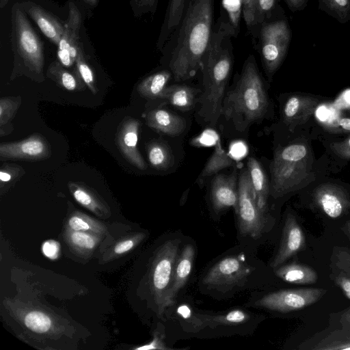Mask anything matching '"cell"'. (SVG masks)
Returning <instances> with one entry per match:
<instances>
[{
  "label": "cell",
  "mask_w": 350,
  "mask_h": 350,
  "mask_svg": "<svg viewBox=\"0 0 350 350\" xmlns=\"http://www.w3.org/2000/svg\"><path fill=\"white\" fill-rule=\"evenodd\" d=\"M66 240L72 250L81 255H88L93 252L100 240V234L77 231L67 228Z\"/></svg>",
  "instance_id": "obj_28"
},
{
  "label": "cell",
  "mask_w": 350,
  "mask_h": 350,
  "mask_svg": "<svg viewBox=\"0 0 350 350\" xmlns=\"http://www.w3.org/2000/svg\"><path fill=\"white\" fill-rule=\"evenodd\" d=\"M332 150L342 159H350V135L340 142H334L331 144Z\"/></svg>",
  "instance_id": "obj_42"
},
{
  "label": "cell",
  "mask_w": 350,
  "mask_h": 350,
  "mask_svg": "<svg viewBox=\"0 0 350 350\" xmlns=\"http://www.w3.org/2000/svg\"><path fill=\"white\" fill-rule=\"evenodd\" d=\"M51 146L40 134H34L15 142L0 144V156L4 159L42 160L50 157Z\"/></svg>",
  "instance_id": "obj_10"
},
{
  "label": "cell",
  "mask_w": 350,
  "mask_h": 350,
  "mask_svg": "<svg viewBox=\"0 0 350 350\" xmlns=\"http://www.w3.org/2000/svg\"><path fill=\"white\" fill-rule=\"evenodd\" d=\"M76 70L83 81L93 93L97 92L93 71L86 62L82 48L79 45L76 59Z\"/></svg>",
  "instance_id": "obj_37"
},
{
  "label": "cell",
  "mask_w": 350,
  "mask_h": 350,
  "mask_svg": "<svg viewBox=\"0 0 350 350\" xmlns=\"http://www.w3.org/2000/svg\"><path fill=\"white\" fill-rule=\"evenodd\" d=\"M235 171L230 174H218L212 180L211 199L214 209L220 211L232 207L238 213V183Z\"/></svg>",
  "instance_id": "obj_16"
},
{
  "label": "cell",
  "mask_w": 350,
  "mask_h": 350,
  "mask_svg": "<svg viewBox=\"0 0 350 350\" xmlns=\"http://www.w3.org/2000/svg\"><path fill=\"white\" fill-rule=\"evenodd\" d=\"M313 200L327 217L336 219L350 209V198L341 187L332 183L321 184L314 191Z\"/></svg>",
  "instance_id": "obj_13"
},
{
  "label": "cell",
  "mask_w": 350,
  "mask_h": 350,
  "mask_svg": "<svg viewBox=\"0 0 350 350\" xmlns=\"http://www.w3.org/2000/svg\"><path fill=\"white\" fill-rule=\"evenodd\" d=\"M81 16L73 2L69 3L68 16L64 31L58 44L57 57L64 67H71L76 62L79 46V29Z\"/></svg>",
  "instance_id": "obj_11"
},
{
  "label": "cell",
  "mask_w": 350,
  "mask_h": 350,
  "mask_svg": "<svg viewBox=\"0 0 350 350\" xmlns=\"http://www.w3.org/2000/svg\"><path fill=\"white\" fill-rule=\"evenodd\" d=\"M330 277L350 300V250L335 246L329 259Z\"/></svg>",
  "instance_id": "obj_20"
},
{
  "label": "cell",
  "mask_w": 350,
  "mask_h": 350,
  "mask_svg": "<svg viewBox=\"0 0 350 350\" xmlns=\"http://www.w3.org/2000/svg\"><path fill=\"white\" fill-rule=\"evenodd\" d=\"M196 318L200 319L202 324L214 327L219 325L241 323L245 321L248 319V316L242 310H234L221 315L208 316L198 314Z\"/></svg>",
  "instance_id": "obj_36"
},
{
  "label": "cell",
  "mask_w": 350,
  "mask_h": 350,
  "mask_svg": "<svg viewBox=\"0 0 350 350\" xmlns=\"http://www.w3.org/2000/svg\"><path fill=\"white\" fill-rule=\"evenodd\" d=\"M178 240L166 241L158 250L152 264L150 273V287L160 315L167 308V294L178 256Z\"/></svg>",
  "instance_id": "obj_7"
},
{
  "label": "cell",
  "mask_w": 350,
  "mask_h": 350,
  "mask_svg": "<svg viewBox=\"0 0 350 350\" xmlns=\"http://www.w3.org/2000/svg\"><path fill=\"white\" fill-rule=\"evenodd\" d=\"M319 8L340 23L350 21V0H318Z\"/></svg>",
  "instance_id": "obj_34"
},
{
  "label": "cell",
  "mask_w": 350,
  "mask_h": 350,
  "mask_svg": "<svg viewBox=\"0 0 350 350\" xmlns=\"http://www.w3.org/2000/svg\"><path fill=\"white\" fill-rule=\"evenodd\" d=\"M269 101L254 55L245 60L234 88L224 96L221 114L235 129L244 131L265 115Z\"/></svg>",
  "instance_id": "obj_3"
},
{
  "label": "cell",
  "mask_w": 350,
  "mask_h": 350,
  "mask_svg": "<svg viewBox=\"0 0 350 350\" xmlns=\"http://www.w3.org/2000/svg\"><path fill=\"white\" fill-rule=\"evenodd\" d=\"M19 170L16 167H11V165H6L5 167H2L0 170V180L1 183H7L12 180L17 176V172Z\"/></svg>",
  "instance_id": "obj_45"
},
{
  "label": "cell",
  "mask_w": 350,
  "mask_h": 350,
  "mask_svg": "<svg viewBox=\"0 0 350 350\" xmlns=\"http://www.w3.org/2000/svg\"><path fill=\"white\" fill-rule=\"evenodd\" d=\"M140 122L133 118H124L120 124L116 135L118 146L124 157L141 170L147 165L137 149Z\"/></svg>",
  "instance_id": "obj_15"
},
{
  "label": "cell",
  "mask_w": 350,
  "mask_h": 350,
  "mask_svg": "<svg viewBox=\"0 0 350 350\" xmlns=\"http://www.w3.org/2000/svg\"><path fill=\"white\" fill-rule=\"evenodd\" d=\"M24 12L38 25L41 31L53 44L58 45L64 31V26L53 15L31 1L21 3Z\"/></svg>",
  "instance_id": "obj_19"
},
{
  "label": "cell",
  "mask_w": 350,
  "mask_h": 350,
  "mask_svg": "<svg viewBox=\"0 0 350 350\" xmlns=\"http://www.w3.org/2000/svg\"><path fill=\"white\" fill-rule=\"evenodd\" d=\"M68 186L75 200L83 207L99 215L109 211L105 202L90 187L72 181L68 182Z\"/></svg>",
  "instance_id": "obj_22"
},
{
  "label": "cell",
  "mask_w": 350,
  "mask_h": 350,
  "mask_svg": "<svg viewBox=\"0 0 350 350\" xmlns=\"http://www.w3.org/2000/svg\"><path fill=\"white\" fill-rule=\"evenodd\" d=\"M232 37L234 34L231 29L217 23L201 60L203 90L198 100L200 105L198 113L212 126L221 115L225 90L233 68Z\"/></svg>",
  "instance_id": "obj_2"
},
{
  "label": "cell",
  "mask_w": 350,
  "mask_h": 350,
  "mask_svg": "<svg viewBox=\"0 0 350 350\" xmlns=\"http://www.w3.org/2000/svg\"><path fill=\"white\" fill-rule=\"evenodd\" d=\"M144 237V234H137L118 242L111 250L110 257L124 254L132 250Z\"/></svg>",
  "instance_id": "obj_41"
},
{
  "label": "cell",
  "mask_w": 350,
  "mask_h": 350,
  "mask_svg": "<svg viewBox=\"0 0 350 350\" xmlns=\"http://www.w3.org/2000/svg\"><path fill=\"white\" fill-rule=\"evenodd\" d=\"M194 256V247L191 244L186 245L178 256L174 268L172 283L167 294V308L174 304L178 293L188 280L192 269Z\"/></svg>",
  "instance_id": "obj_18"
},
{
  "label": "cell",
  "mask_w": 350,
  "mask_h": 350,
  "mask_svg": "<svg viewBox=\"0 0 350 350\" xmlns=\"http://www.w3.org/2000/svg\"><path fill=\"white\" fill-rule=\"evenodd\" d=\"M342 230L350 240V220L347 221L344 224L343 226L342 227Z\"/></svg>",
  "instance_id": "obj_50"
},
{
  "label": "cell",
  "mask_w": 350,
  "mask_h": 350,
  "mask_svg": "<svg viewBox=\"0 0 350 350\" xmlns=\"http://www.w3.org/2000/svg\"><path fill=\"white\" fill-rule=\"evenodd\" d=\"M23 323L28 329L37 334L47 333L53 326V320L47 314L34 310L25 314Z\"/></svg>",
  "instance_id": "obj_35"
},
{
  "label": "cell",
  "mask_w": 350,
  "mask_h": 350,
  "mask_svg": "<svg viewBox=\"0 0 350 350\" xmlns=\"http://www.w3.org/2000/svg\"><path fill=\"white\" fill-rule=\"evenodd\" d=\"M187 0H168L157 47L161 50L180 22Z\"/></svg>",
  "instance_id": "obj_27"
},
{
  "label": "cell",
  "mask_w": 350,
  "mask_h": 350,
  "mask_svg": "<svg viewBox=\"0 0 350 350\" xmlns=\"http://www.w3.org/2000/svg\"><path fill=\"white\" fill-rule=\"evenodd\" d=\"M305 245L306 239L300 225L292 213H288L285 219L278 252L270 266L273 269L278 268L288 259L301 251Z\"/></svg>",
  "instance_id": "obj_14"
},
{
  "label": "cell",
  "mask_w": 350,
  "mask_h": 350,
  "mask_svg": "<svg viewBox=\"0 0 350 350\" xmlns=\"http://www.w3.org/2000/svg\"><path fill=\"white\" fill-rule=\"evenodd\" d=\"M159 0H133V5L139 13H154Z\"/></svg>",
  "instance_id": "obj_44"
},
{
  "label": "cell",
  "mask_w": 350,
  "mask_h": 350,
  "mask_svg": "<svg viewBox=\"0 0 350 350\" xmlns=\"http://www.w3.org/2000/svg\"><path fill=\"white\" fill-rule=\"evenodd\" d=\"M275 273L282 280L295 284H311L318 280V275L312 267L296 262L278 267Z\"/></svg>",
  "instance_id": "obj_25"
},
{
  "label": "cell",
  "mask_w": 350,
  "mask_h": 350,
  "mask_svg": "<svg viewBox=\"0 0 350 350\" xmlns=\"http://www.w3.org/2000/svg\"><path fill=\"white\" fill-rule=\"evenodd\" d=\"M42 252L46 258L55 260L59 256L60 245L55 240H46L42 243Z\"/></svg>",
  "instance_id": "obj_43"
},
{
  "label": "cell",
  "mask_w": 350,
  "mask_h": 350,
  "mask_svg": "<svg viewBox=\"0 0 350 350\" xmlns=\"http://www.w3.org/2000/svg\"><path fill=\"white\" fill-rule=\"evenodd\" d=\"M288 8L292 12L301 11L308 5V0H284Z\"/></svg>",
  "instance_id": "obj_47"
},
{
  "label": "cell",
  "mask_w": 350,
  "mask_h": 350,
  "mask_svg": "<svg viewBox=\"0 0 350 350\" xmlns=\"http://www.w3.org/2000/svg\"><path fill=\"white\" fill-rule=\"evenodd\" d=\"M291 36V30L286 20L268 21L260 25L256 40L258 42V46L265 70L269 78L283 62Z\"/></svg>",
  "instance_id": "obj_6"
},
{
  "label": "cell",
  "mask_w": 350,
  "mask_h": 350,
  "mask_svg": "<svg viewBox=\"0 0 350 350\" xmlns=\"http://www.w3.org/2000/svg\"><path fill=\"white\" fill-rule=\"evenodd\" d=\"M311 155L304 144H292L275 151L270 165L271 193L281 197L300 188L310 178Z\"/></svg>",
  "instance_id": "obj_4"
},
{
  "label": "cell",
  "mask_w": 350,
  "mask_h": 350,
  "mask_svg": "<svg viewBox=\"0 0 350 350\" xmlns=\"http://www.w3.org/2000/svg\"><path fill=\"white\" fill-rule=\"evenodd\" d=\"M250 271L239 257L230 256L214 265L203 278V283L211 287L232 285L245 278Z\"/></svg>",
  "instance_id": "obj_12"
},
{
  "label": "cell",
  "mask_w": 350,
  "mask_h": 350,
  "mask_svg": "<svg viewBox=\"0 0 350 350\" xmlns=\"http://www.w3.org/2000/svg\"><path fill=\"white\" fill-rule=\"evenodd\" d=\"M11 25V45L15 68L17 70L22 69L35 75H41L44 64L43 44L18 3L12 6Z\"/></svg>",
  "instance_id": "obj_5"
},
{
  "label": "cell",
  "mask_w": 350,
  "mask_h": 350,
  "mask_svg": "<svg viewBox=\"0 0 350 350\" xmlns=\"http://www.w3.org/2000/svg\"><path fill=\"white\" fill-rule=\"evenodd\" d=\"M67 226L68 228L73 230L88 232L100 235L103 234L107 230L103 223L79 211L72 213L68 219Z\"/></svg>",
  "instance_id": "obj_33"
},
{
  "label": "cell",
  "mask_w": 350,
  "mask_h": 350,
  "mask_svg": "<svg viewBox=\"0 0 350 350\" xmlns=\"http://www.w3.org/2000/svg\"><path fill=\"white\" fill-rule=\"evenodd\" d=\"M247 169L256 195L257 205L264 213L267 210V198L270 192L266 174L259 162L254 157L247 161Z\"/></svg>",
  "instance_id": "obj_23"
},
{
  "label": "cell",
  "mask_w": 350,
  "mask_h": 350,
  "mask_svg": "<svg viewBox=\"0 0 350 350\" xmlns=\"http://www.w3.org/2000/svg\"><path fill=\"white\" fill-rule=\"evenodd\" d=\"M308 349L314 350L350 349V332L336 329L327 333Z\"/></svg>",
  "instance_id": "obj_31"
},
{
  "label": "cell",
  "mask_w": 350,
  "mask_h": 350,
  "mask_svg": "<svg viewBox=\"0 0 350 350\" xmlns=\"http://www.w3.org/2000/svg\"><path fill=\"white\" fill-rule=\"evenodd\" d=\"M46 75L67 91H81L85 88V84L77 70L71 72L67 70L60 62H52L47 69Z\"/></svg>",
  "instance_id": "obj_26"
},
{
  "label": "cell",
  "mask_w": 350,
  "mask_h": 350,
  "mask_svg": "<svg viewBox=\"0 0 350 350\" xmlns=\"http://www.w3.org/2000/svg\"><path fill=\"white\" fill-rule=\"evenodd\" d=\"M146 124L170 136L182 133L186 128L185 120L181 116L162 109H153L146 116Z\"/></svg>",
  "instance_id": "obj_21"
},
{
  "label": "cell",
  "mask_w": 350,
  "mask_h": 350,
  "mask_svg": "<svg viewBox=\"0 0 350 350\" xmlns=\"http://www.w3.org/2000/svg\"><path fill=\"white\" fill-rule=\"evenodd\" d=\"M149 162L152 167L166 170L173 164V157L168 146L161 142H153L147 147Z\"/></svg>",
  "instance_id": "obj_32"
},
{
  "label": "cell",
  "mask_w": 350,
  "mask_h": 350,
  "mask_svg": "<svg viewBox=\"0 0 350 350\" xmlns=\"http://www.w3.org/2000/svg\"><path fill=\"white\" fill-rule=\"evenodd\" d=\"M88 4L94 5L96 3L97 0H85Z\"/></svg>",
  "instance_id": "obj_52"
},
{
  "label": "cell",
  "mask_w": 350,
  "mask_h": 350,
  "mask_svg": "<svg viewBox=\"0 0 350 350\" xmlns=\"http://www.w3.org/2000/svg\"><path fill=\"white\" fill-rule=\"evenodd\" d=\"M338 124L345 131L350 132V118H342L338 120Z\"/></svg>",
  "instance_id": "obj_49"
},
{
  "label": "cell",
  "mask_w": 350,
  "mask_h": 350,
  "mask_svg": "<svg viewBox=\"0 0 350 350\" xmlns=\"http://www.w3.org/2000/svg\"><path fill=\"white\" fill-rule=\"evenodd\" d=\"M239 229L243 236L259 237L265 230L266 217L257 205L256 195L247 168L238 178Z\"/></svg>",
  "instance_id": "obj_8"
},
{
  "label": "cell",
  "mask_w": 350,
  "mask_h": 350,
  "mask_svg": "<svg viewBox=\"0 0 350 350\" xmlns=\"http://www.w3.org/2000/svg\"><path fill=\"white\" fill-rule=\"evenodd\" d=\"M21 103L20 97H3L0 99L1 129L12 120Z\"/></svg>",
  "instance_id": "obj_38"
},
{
  "label": "cell",
  "mask_w": 350,
  "mask_h": 350,
  "mask_svg": "<svg viewBox=\"0 0 350 350\" xmlns=\"http://www.w3.org/2000/svg\"><path fill=\"white\" fill-rule=\"evenodd\" d=\"M340 323L342 329L350 332V307L345 310L340 314Z\"/></svg>",
  "instance_id": "obj_48"
},
{
  "label": "cell",
  "mask_w": 350,
  "mask_h": 350,
  "mask_svg": "<svg viewBox=\"0 0 350 350\" xmlns=\"http://www.w3.org/2000/svg\"><path fill=\"white\" fill-rule=\"evenodd\" d=\"M276 5V0H255V26L257 33L260 25L271 18Z\"/></svg>",
  "instance_id": "obj_39"
},
{
  "label": "cell",
  "mask_w": 350,
  "mask_h": 350,
  "mask_svg": "<svg viewBox=\"0 0 350 350\" xmlns=\"http://www.w3.org/2000/svg\"><path fill=\"white\" fill-rule=\"evenodd\" d=\"M135 349H167V347L165 346L163 341L161 335L159 333H155L153 340L148 344L135 348Z\"/></svg>",
  "instance_id": "obj_46"
},
{
  "label": "cell",
  "mask_w": 350,
  "mask_h": 350,
  "mask_svg": "<svg viewBox=\"0 0 350 350\" xmlns=\"http://www.w3.org/2000/svg\"><path fill=\"white\" fill-rule=\"evenodd\" d=\"M215 0H187L179 23L161 51L175 81L194 77L213 30Z\"/></svg>",
  "instance_id": "obj_1"
},
{
  "label": "cell",
  "mask_w": 350,
  "mask_h": 350,
  "mask_svg": "<svg viewBox=\"0 0 350 350\" xmlns=\"http://www.w3.org/2000/svg\"><path fill=\"white\" fill-rule=\"evenodd\" d=\"M172 75L170 70H163L148 76L138 85L139 94L148 98H159Z\"/></svg>",
  "instance_id": "obj_29"
},
{
  "label": "cell",
  "mask_w": 350,
  "mask_h": 350,
  "mask_svg": "<svg viewBox=\"0 0 350 350\" xmlns=\"http://www.w3.org/2000/svg\"><path fill=\"white\" fill-rule=\"evenodd\" d=\"M234 161L222 148L219 138L215 143V150L204 169L202 171L199 179H205L207 177L217 174L220 170L233 165Z\"/></svg>",
  "instance_id": "obj_30"
},
{
  "label": "cell",
  "mask_w": 350,
  "mask_h": 350,
  "mask_svg": "<svg viewBox=\"0 0 350 350\" xmlns=\"http://www.w3.org/2000/svg\"><path fill=\"white\" fill-rule=\"evenodd\" d=\"M8 1L9 0H0V8L1 9L3 8L7 5Z\"/></svg>",
  "instance_id": "obj_51"
},
{
  "label": "cell",
  "mask_w": 350,
  "mask_h": 350,
  "mask_svg": "<svg viewBox=\"0 0 350 350\" xmlns=\"http://www.w3.org/2000/svg\"><path fill=\"white\" fill-rule=\"evenodd\" d=\"M243 18L253 42L256 43L257 33L255 26V0H241Z\"/></svg>",
  "instance_id": "obj_40"
},
{
  "label": "cell",
  "mask_w": 350,
  "mask_h": 350,
  "mask_svg": "<svg viewBox=\"0 0 350 350\" xmlns=\"http://www.w3.org/2000/svg\"><path fill=\"white\" fill-rule=\"evenodd\" d=\"M319 100L312 96L295 94L290 96L283 107V119L289 126L307 122L314 112Z\"/></svg>",
  "instance_id": "obj_17"
},
{
  "label": "cell",
  "mask_w": 350,
  "mask_h": 350,
  "mask_svg": "<svg viewBox=\"0 0 350 350\" xmlns=\"http://www.w3.org/2000/svg\"><path fill=\"white\" fill-rule=\"evenodd\" d=\"M326 292L321 288L281 290L263 296L255 305L280 312H289L314 304Z\"/></svg>",
  "instance_id": "obj_9"
},
{
  "label": "cell",
  "mask_w": 350,
  "mask_h": 350,
  "mask_svg": "<svg viewBox=\"0 0 350 350\" xmlns=\"http://www.w3.org/2000/svg\"><path fill=\"white\" fill-rule=\"evenodd\" d=\"M199 91L189 86L174 84L166 87L159 98L166 100L181 111H189L195 105L196 96Z\"/></svg>",
  "instance_id": "obj_24"
}]
</instances>
